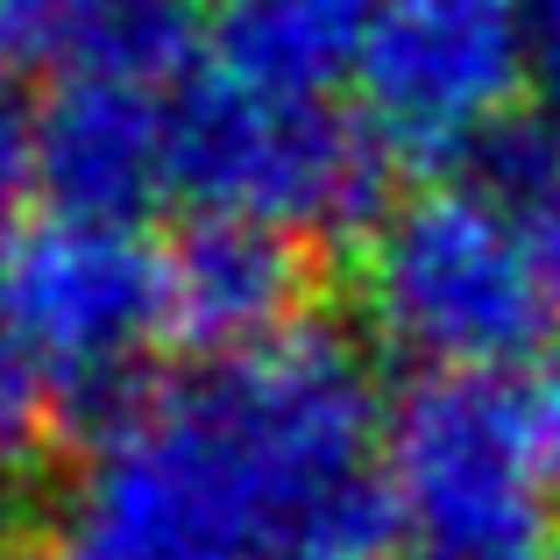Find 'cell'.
Wrapping results in <instances>:
<instances>
[{
	"label": "cell",
	"instance_id": "18",
	"mask_svg": "<svg viewBox=\"0 0 560 560\" xmlns=\"http://www.w3.org/2000/svg\"><path fill=\"white\" fill-rule=\"evenodd\" d=\"M518 8H525V0H518Z\"/></svg>",
	"mask_w": 560,
	"mask_h": 560
},
{
	"label": "cell",
	"instance_id": "9",
	"mask_svg": "<svg viewBox=\"0 0 560 560\" xmlns=\"http://www.w3.org/2000/svg\"><path fill=\"white\" fill-rule=\"evenodd\" d=\"M206 36V0H65L50 22L57 79H121L164 93Z\"/></svg>",
	"mask_w": 560,
	"mask_h": 560
},
{
	"label": "cell",
	"instance_id": "4",
	"mask_svg": "<svg viewBox=\"0 0 560 560\" xmlns=\"http://www.w3.org/2000/svg\"><path fill=\"white\" fill-rule=\"evenodd\" d=\"M383 511L405 560H547L560 490L539 468L511 370L419 376L383 411Z\"/></svg>",
	"mask_w": 560,
	"mask_h": 560
},
{
	"label": "cell",
	"instance_id": "10",
	"mask_svg": "<svg viewBox=\"0 0 560 560\" xmlns=\"http://www.w3.org/2000/svg\"><path fill=\"white\" fill-rule=\"evenodd\" d=\"M206 36H213L220 79L262 85V93H327L334 71L355 65V36L305 0H228Z\"/></svg>",
	"mask_w": 560,
	"mask_h": 560
},
{
	"label": "cell",
	"instance_id": "6",
	"mask_svg": "<svg viewBox=\"0 0 560 560\" xmlns=\"http://www.w3.org/2000/svg\"><path fill=\"white\" fill-rule=\"evenodd\" d=\"M0 327L65 383V397L136 376L150 334H164L156 248L121 220H28L0 248Z\"/></svg>",
	"mask_w": 560,
	"mask_h": 560
},
{
	"label": "cell",
	"instance_id": "7",
	"mask_svg": "<svg viewBox=\"0 0 560 560\" xmlns=\"http://www.w3.org/2000/svg\"><path fill=\"white\" fill-rule=\"evenodd\" d=\"M164 277V334L206 370L248 362L313 327V256L305 242L256 220L199 213L156 248Z\"/></svg>",
	"mask_w": 560,
	"mask_h": 560
},
{
	"label": "cell",
	"instance_id": "16",
	"mask_svg": "<svg viewBox=\"0 0 560 560\" xmlns=\"http://www.w3.org/2000/svg\"><path fill=\"white\" fill-rule=\"evenodd\" d=\"M305 8H313V14H327V22H334V28H348V36H355V43H362V28H370V22H376V14H383V8H390V0H305Z\"/></svg>",
	"mask_w": 560,
	"mask_h": 560
},
{
	"label": "cell",
	"instance_id": "13",
	"mask_svg": "<svg viewBox=\"0 0 560 560\" xmlns=\"http://www.w3.org/2000/svg\"><path fill=\"white\" fill-rule=\"evenodd\" d=\"M533 100L539 136L560 150V0H533Z\"/></svg>",
	"mask_w": 560,
	"mask_h": 560
},
{
	"label": "cell",
	"instance_id": "19",
	"mask_svg": "<svg viewBox=\"0 0 560 560\" xmlns=\"http://www.w3.org/2000/svg\"><path fill=\"white\" fill-rule=\"evenodd\" d=\"M0 248H8V242H0Z\"/></svg>",
	"mask_w": 560,
	"mask_h": 560
},
{
	"label": "cell",
	"instance_id": "3",
	"mask_svg": "<svg viewBox=\"0 0 560 560\" xmlns=\"http://www.w3.org/2000/svg\"><path fill=\"white\" fill-rule=\"evenodd\" d=\"M390 164L383 136L334 93H262L213 71L171 100V185L199 213L256 220L291 242H362L390 213Z\"/></svg>",
	"mask_w": 560,
	"mask_h": 560
},
{
	"label": "cell",
	"instance_id": "15",
	"mask_svg": "<svg viewBox=\"0 0 560 560\" xmlns=\"http://www.w3.org/2000/svg\"><path fill=\"white\" fill-rule=\"evenodd\" d=\"M28 185V107L0 85V206Z\"/></svg>",
	"mask_w": 560,
	"mask_h": 560
},
{
	"label": "cell",
	"instance_id": "11",
	"mask_svg": "<svg viewBox=\"0 0 560 560\" xmlns=\"http://www.w3.org/2000/svg\"><path fill=\"white\" fill-rule=\"evenodd\" d=\"M490 185L525 213L539 291H547V313L560 327V150L539 128H511L504 142H490Z\"/></svg>",
	"mask_w": 560,
	"mask_h": 560
},
{
	"label": "cell",
	"instance_id": "1",
	"mask_svg": "<svg viewBox=\"0 0 560 560\" xmlns=\"http://www.w3.org/2000/svg\"><path fill=\"white\" fill-rule=\"evenodd\" d=\"M79 454L43 560H376L390 547L383 397L362 348L305 327L185 383L71 397Z\"/></svg>",
	"mask_w": 560,
	"mask_h": 560
},
{
	"label": "cell",
	"instance_id": "12",
	"mask_svg": "<svg viewBox=\"0 0 560 560\" xmlns=\"http://www.w3.org/2000/svg\"><path fill=\"white\" fill-rule=\"evenodd\" d=\"M65 419H71L65 383L0 327V482L36 476V468L50 462Z\"/></svg>",
	"mask_w": 560,
	"mask_h": 560
},
{
	"label": "cell",
	"instance_id": "5",
	"mask_svg": "<svg viewBox=\"0 0 560 560\" xmlns=\"http://www.w3.org/2000/svg\"><path fill=\"white\" fill-rule=\"evenodd\" d=\"M362 121L390 156L454 164L511 136L533 93V28L518 0H390L355 43Z\"/></svg>",
	"mask_w": 560,
	"mask_h": 560
},
{
	"label": "cell",
	"instance_id": "8",
	"mask_svg": "<svg viewBox=\"0 0 560 560\" xmlns=\"http://www.w3.org/2000/svg\"><path fill=\"white\" fill-rule=\"evenodd\" d=\"M28 185L71 220L136 228L171 185V100L121 79H57L28 107Z\"/></svg>",
	"mask_w": 560,
	"mask_h": 560
},
{
	"label": "cell",
	"instance_id": "17",
	"mask_svg": "<svg viewBox=\"0 0 560 560\" xmlns=\"http://www.w3.org/2000/svg\"><path fill=\"white\" fill-rule=\"evenodd\" d=\"M8 560H28V553H8ZM36 560H43V553H36Z\"/></svg>",
	"mask_w": 560,
	"mask_h": 560
},
{
	"label": "cell",
	"instance_id": "2",
	"mask_svg": "<svg viewBox=\"0 0 560 560\" xmlns=\"http://www.w3.org/2000/svg\"><path fill=\"white\" fill-rule=\"evenodd\" d=\"M355 305L383 355L419 376H497L553 327L525 213L490 178H433L362 234Z\"/></svg>",
	"mask_w": 560,
	"mask_h": 560
},
{
	"label": "cell",
	"instance_id": "14",
	"mask_svg": "<svg viewBox=\"0 0 560 560\" xmlns=\"http://www.w3.org/2000/svg\"><path fill=\"white\" fill-rule=\"evenodd\" d=\"M65 0H0V65H28L50 50V22Z\"/></svg>",
	"mask_w": 560,
	"mask_h": 560
}]
</instances>
